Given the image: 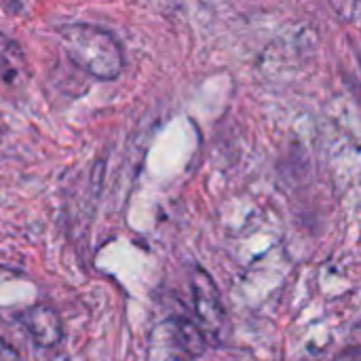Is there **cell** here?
Listing matches in <instances>:
<instances>
[{"instance_id":"7","label":"cell","mask_w":361,"mask_h":361,"mask_svg":"<svg viewBox=\"0 0 361 361\" xmlns=\"http://www.w3.org/2000/svg\"><path fill=\"white\" fill-rule=\"evenodd\" d=\"M0 361H19V357H17V353L11 351L8 347L0 345Z\"/></svg>"},{"instance_id":"4","label":"cell","mask_w":361,"mask_h":361,"mask_svg":"<svg viewBox=\"0 0 361 361\" xmlns=\"http://www.w3.org/2000/svg\"><path fill=\"white\" fill-rule=\"evenodd\" d=\"M25 72V57L21 47L0 32V82L15 85Z\"/></svg>"},{"instance_id":"3","label":"cell","mask_w":361,"mask_h":361,"mask_svg":"<svg viewBox=\"0 0 361 361\" xmlns=\"http://www.w3.org/2000/svg\"><path fill=\"white\" fill-rule=\"evenodd\" d=\"M19 324L30 334L34 345L40 349L55 347L63 336L61 319L49 305H34V307L25 309L19 315Z\"/></svg>"},{"instance_id":"6","label":"cell","mask_w":361,"mask_h":361,"mask_svg":"<svg viewBox=\"0 0 361 361\" xmlns=\"http://www.w3.org/2000/svg\"><path fill=\"white\" fill-rule=\"evenodd\" d=\"M334 361H361V347L349 349V351H343Z\"/></svg>"},{"instance_id":"2","label":"cell","mask_w":361,"mask_h":361,"mask_svg":"<svg viewBox=\"0 0 361 361\" xmlns=\"http://www.w3.org/2000/svg\"><path fill=\"white\" fill-rule=\"evenodd\" d=\"M192 302H195L199 328L203 330L205 338L207 341L209 336L216 338L224 326V309L220 305V296L214 281L201 269L192 273Z\"/></svg>"},{"instance_id":"1","label":"cell","mask_w":361,"mask_h":361,"mask_svg":"<svg viewBox=\"0 0 361 361\" xmlns=\"http://www.w3.org/2000/svg\"><path fill=\"white\" fill-rule=\"evenodd\" d=\"M59 40L70 61L82 72L99 80H112L121 74L123 49L108 30L76 21L59 30Z\"/></svg>"},{"instance_id":"5","label":"cell","mask_w":361,"mask_h":361,"mask_svg":"<svg viewBox=\"0 0 361 361\" xmlns=\"http://www.w3.org/2000/svg\"><path fill=\"white\" fill-rule=\"evenodd\" d=\"M173 338L176 345L190 357H199L203 355V351L207 349V338L203 334V330L199 328V324L186 319V317H178L173 319Z\"/></svg>"}]
</instances>
